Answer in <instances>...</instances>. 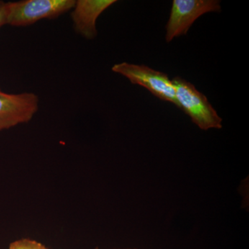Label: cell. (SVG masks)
<instances>
[{
	"instance_id": "cell-7",
	"label": "cell",
	"mask_w": 249,
	"mask_h": 249,
	"mask_svg": "<svg viewBox=\"0 0 249 249\" xmlns=\"http://www.w3.org/2000/svg\"><path fill=\"white\" fill-rule=\"evenodd\" d=\"M9 249H49L37 241L22 238L10 244Z\"/></svg>"
},
{
	"instance_id": "cell-3",
	"label": "cell",
	"mask_w": 249,
	"mask_h": 249,
	"mask_svg": "<svg viewBox=\"0 0 249 249\" xmlns=\"http://www.w3.org/2000/svg\"><path fill=\"white\" fill-rule=\"evenodd\" d=\"M111 70L126 77L132 84L143 87L161 101L173 103L178 108L173 82L166 73L145 65L125 62L116 64Z\"/></svg>"
},
{
	"instance_id": "cell-5",
	"label": "cell",
	"mask_w": 249,
	"mask_h": 249,
	"mask_svg": "<svg viewBox=\"0 0 249 249\" xmlns=\"http://www.w3.org/2000/svg\"><path fill=\"white\" fill-rule=\"evenodd\" d=\"M38 109L39 98L35 93H9L0 89V131L29 122Z\"/></svg>"
},
{
	"instance_id": "cell-6",
	"label": "cell",
	"mask_w": 249,
	"mask_h": 249,
	"mask_svg": "<svg viewBox=\"0 0 249 249\" xmlns=\"http://www.w3.org/2000/svg\"><path fill=\"white\" fill-rule=\"evenodd\" d=\"M117 2L116 0H78L71 17L75 31L88 40L97 36L96 21L101 14Z\"/></svg>"
},
{
	"instance_id": "cell-1",
	"label": "cell",
	"mask_w": 249,
	"mask_h": 249,
	"mask_svg": "<svg viewBox=\"0 0 249 249\" xmlns=\"http://www.w3.org/2000/svg\"><path fill=\"white\" fill-rule=\"evenodd\" d=\"M178 109L191 118L201 130L222 128V119L211 106L207 97L190 82L177 76L172 80Z\"/></svg>"
},
{
	"instance_id": "cell-2",
	"label": "cell",
	"mask_w": 249,
	"mask_h": 249,
	"mask_svg": "<svg viewBox=\"0 0 249 249\" xmlns=\"http://www.w3.org/2000/svg\"><path fill=\"white\" fill-rule=\"evenodd\" d=\"M75 0H23L8 2L7 25L27 27L43 19H55L73 9Z\"/></svg>"
},
{
	"instance_id": "cell-4",
	"label": "cell",
	"mask_w": 249,
	"mask_h": 249,
	"mask_svg": "<svg viewBox=\"0 0 249 249\" xmlns=\"http://www.w3.org/2000/svg\"><path fill=\"white\" fill-rule=\"evenodd\" d=\"M220 11L218 0H173L165 27V40L170 42L175 37L186 35L193 23L203 15Z\"/></svg>"
},
{
	"instance_id": "cell-8",
	"label": "cell",
	"mask_w": 249,
	"mask_h": 249,
	"mask_svg": "<svg viewBox=\"0 0 249 249\" xmlns=\"http://www.w3.org/2000/svg\"><path fill=\"white\" fill-rule=\"evenodd\" d=\"M9 4L4 1H0V28L7 24Z\"/></svg>"
},
{
	"instance_id": "cell-9",
	"label": "cell",
	"mask_w": 249,
	"mask_h": 249,
	"mask_svg": "<svg viewBox=\"0 0 249 249\" xmlns=\"http://www.w3.org/2000/svg\"><path fill=\"white\" fill-rule=\"evenodd\" d=\"M93 249H99V248H98V247H96V248H94ZM139 249L134 248V249Z\"/></svg>"
}]
</instances>
